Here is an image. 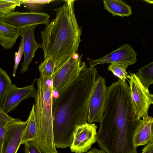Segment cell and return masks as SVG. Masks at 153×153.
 Instances as JSON below:
<instances>
[{"label":"cell","mask_w":153,"mask_h":153,"mask_svg":"<svg viewBox=\"0 0 153 153\" xmlns=\"http://www.w3.org/2000/svg\"><path fill=\"white\" fill-rule=\"evenodd\" d=\"M137 55V53L130 45L125 44L114 51L100 58L94 60L88 58L87 59L90 66L112 62L124 63L129 66L136 62Z\"/></svg>","instance_id":"obj_11"},{"label":"cell","mask_w":153,"mask_h":153,"mask_svg":"<svg viewBox=\"0 0 153 153\" xmlns=\"http://www.w3.org/2000/svg\"><path fill=\"white\" fill-rule=\"evenodd\" d=\"M25 153H43L36 141L30 140L25 143Z\"/></svg>","instance_id":"obj_22"},{"label":"cell","mask_w":153,"mask_h":153,"mask_svg":"<svg viewBox=\"0 0 153 153\" xmlns=\"http://www.w3.org/2000/svg\"><path fill=\"white\" fill-rule=\"evenodd\" d=\"M145 1L147 2V3H153V1H148V0H146L144 1Z\"/></svg>","instance_id":"obj_29"},{"label":"cell","mask_w":153,"mask_h":153,"mask_svg":"<svg viewBox=\"0 0 153 153\" xmlns=\"http://www.w3.org/2000/svg\"><path fill=\"white\" fill-rule=\"evenodd\" d=\"M49 15L45 12H12L3 17L7 22L21 29L50 22Z\"/></svg>","instance_id":"obj_10"},{"label":"cell","mask_w":153,"mask_h":153,"mask_svg":"<svg viewBox=\"0 0 153 153\" xmlns=\"http://www.w3.org/2000/svg\"><path fill=\"white\" fill-rule=\"evenodd\" d=\"M56 61L52 57L44 59L38 67L40 76L53 77Z\"/></svg>","instance_id":"obj_19"},{"label":"cell","mask_w":153,"mask_h":153,"mask_svg":"<svg viewBox=\"0 0 153 153\" xmlns=\"http://www.w3.org/2000/svg\"><path fill=\"white\" fill-rule=\"evenodd\" d=\"M86 153H106L102 150H99L95 148H93Z\"/></svg>","instance_id":"obj_26"},{"label":"cell","mask_w":153,"mask_h":153,"mask_svg":"<svg viewBox=\"0 0 153 153\" xmlns=\"http://www.w3.org/2000/svg\"><path fill=\"white\" fill-rule=\"evenodd\" d=\"M54 0H22V4L24 7L30 10H34L38 9L42 5L54 1Z\"/></svg>","instance_id":"obj_21"},{"label":"cell","mask_w":153,"mask_h":153,"mask_svg":"<svg viewBox=\"0 0 153 153\" xmlns=\"http://www.w3.org/2000/svg\"><path fill=\"white\" fill-rule=\"evenodd\" d=\"M11 84L12 82L10 77L6 71L0 67V106H1L7 90Z\"/></svg>","instance_id":"obj_20"},{"label":"cell","mask_w":153,"mask_h":153,"mask_svg":"<svg viewBox=\"0 0 153 153\" xmlns=\"http://www.w3.org/2000/svg\"><path fill=\"white\" fill-rule=\"evenodd\" d=\"M10 13L5 11H0V18L3 17L6 15Z\"/></svg>","instance_id":"obj_28"},{"label":"cell","mask_w":153,"mask_h":153,"mask_svg":"<svg viewBox=\"0 0 153 153\" xmlns=\"http://www.w3.org/2000/svg\"><path fill=\"white\" fill-rule=\"evenodd\" d=\"M17 6L16 4L9 2L7 0H0V11L10 13L13 11Z\"/></svg>","instance_id":"obj_24"},{"label":"cell","mask_w":153,"mask_h":153,"mask_svg":"<svg viewBox=\"0 0 153 153\" xmlns=\"http://www.w3.org/2000/svg\"><path fill=\"white\" fill-rule=\"evenodd\" d=\"M129 82L131 99L135 115L140 119L148 115L153 95L142 84L135 73L130 72Z\"/></svg>","instance_id":"obj_5"},{"label":"cell","mask_w":153,"mask_h":153,"mask_svg":"<svg viewBox=\"0 0 153 153\" xmlns=\"http://www.w3.org/2000/svg\"><path fill=\"white\" fill-rule=\"evenodd\" d=\"M27 120V123L23 134L21 144H24L25 142L30 140L36 141L37 131L34 117L33 105Z\"/></svg>","instance_id":"obj_16"},{"label":"cell","mask_w":153,"mask_h":153,"mask_svg":"<svg viewBox=\"0 0 153 153\" xmlns=\"http://www.w3.org/2000/svg\"><path fill=\"white\" fill-rule=\"evenodd\" d=\"M142 124L134 138V145L137 147L149 142L151 132L153 131V118L147 116L142 118Z\"/></svg>","instance_id":"obj_14"},{"label":"cell","mask_w":153,"mask_h":153,"mask_svg":"<svg viewBox=\"0 0 153 153\" xmlns=\"http://www.w3.org/2000/svg\"><path fill=\"white\" fill-rule=\"evenodd\" d=\"M27 120L19 118L9 122L5 127L1 153H17L20 145Z\"/></svg>","instance_id":"obj_8"},{"label":"cell","mask_w":153,"mask_h":153,"mask_svg":"<svg viewBox=\"0 0 153 153\" xmlns=\"http://www.w3.org/2000/svg\"><path fill=\"white\" fill-rule=\"evenodd\" d=\"M53 77L40 76L36 79L34 114L37 142L43 153H57L53 138L52 102Z\"/></svg>","instance_id":"obj_3"},{"label":"cell","mask_w":153,"mask_h":153,"mask_svg":"<svg viewBox=\"0 0 153 153\" xmlns=\"http://www.w3.org/2000/svg\"><path fill=\"white\" fill-rule=\"evenodd\" d=\"M97 126L95 123L87 122L78 126L73 133V140L70 146L71 151L75 153L87 152L97 142Z\"/></svg>","instance_id":"obj_7"},{"label":"cell","mask_w":153,"mask_h":153,"mask_svg":"<svg viewBox=\"0 0 153 153\" xmlns=\"http://www.w3.org/2000/svg\"><path fill=\"white\" fill-rule=\"evenodd\" d=\"M128 66V64L125 63L112 62L109 65L108 68L114 75L117 76L123 82H125L126 79L128 80V78L130 76L126 70Z\"/></svg>","instance_id":"obj_18"},{"label":"cell","mask_w":153,"mask_h":153,"mask_svg":"<svg viewBox=\"0 0 153 153\" xmlns=\"http://www.w3.org/2000/svg\"><path fill=\"white\" fill-rule=\"evenodd\" d=\"M64 1L62 6L53 9L56 13L55 18L41 31L44 59L52 57L55 63L77 53L82 41V27L78 25L74 13V1Z\"/></svg>","instance_id":"obj_2"},{"label":"cell","mask_w":153,"mask_h":153,"mask_svg":"<svg viewBox=\"0 0 153 153\" xmlns=\"http://www.w3.org/2000/svg\"><path fill=\"white\" fill-rule=\"evenodd\" d=\"M135 74L144 86L149 89L153 83V62L142 67Z\"/></svg>","instance_id":"obj_17"},{"label":"cell","mask_w":153,"mask_h":153,"mask_svg":"<svg viewBox=\"0 0 153 153\" xmlns=\"http://www.w3.org/2000/svg\"><path fill=\"white\" fill-rule=\"evenodd\" d=\"M82 56L76 53L55 63L52 79L53 92H56L58 94L87 68L85 62L82 60Z\"/></svg>","instance_id":"obj_4"},{"label":"cell","mask_w":153,"mask_h":153,"mask_svg":"<svg viewBox=\"0 0 153 153\" xmlns=\"http://www.w3.org/2000/svg\"><path fill=\"white\" fill-rule=\"evenodd\" d=\"M36 79H35L32 84L25 87H18L12 84L9 86L1 106L7 114L13 111L23 100L30 97L35 98L37 90L34 84Z\"/></svg>","instance_id":"obj_9"},{"label":"cell","mask_w":153,"mask_h":153,"mask_svg":"<svg viewBox=\"0 0 153 153\" xmlns=\"http://www.w3.org/2000/svg\"><path fill=\"white\" fill-rule=\"evenodd\" d=\"M24 50L23 42L21 40L18 51L16 52L15 54V64L12 74V75L13 76H15L16 75L18 66L20 62Z\"/></svg>","instance_id":"obj_23"},{"label":"cell","mask_w":153,"mask_h":153,"mask_svg":"<svg viewBox=\"0 0 153 153\" xmlns=\"http://www.w3.org/2000/svg\"><path fill=\"white\" fill-rule=\"evenodd\" d=\"M142 153H153V142H149L143 149Z\"/></svg>","instance_id":"obj_25"},{"label":"cell","mask_w":153,"mask_h":153,"mask_svg":"<svg viewBox=\"0 0 153 153\" xmlns=\"http://www.w3.org/2000/svg\"><path fill=\"white\" fill-rule=\"evenodd\" d=\"M107 96V87L105 78L98 75L90 100L88 123H101L103 117Z\"/></svg>","instance_id":"obj_6"},{"label":"cell","mask_w":153,"mask_h":153,"mask_svg":"<svg viewBox=\"0 0 153 153\" xmlns=\"http://www.w3.org/2000/svg\"><path fill=\"white\" fill-rule=\"evenodd\" d=\"M97 72L94 66L84 68L53 99V131L56 148L70 147L76 128L87 122Z\"/></svg>","instance_id":"obj_1"},{"label":"cell","mask_w":153,"mask_h":153,"mask_svg":"<svg viewBox=\"0 0 153 153\" xmlns=\"http://www.w3.org/2000/svg\"><path fill=\"white\" fill-rule=\"evenodd\" d=\"M37 25L24 28L21 29L20 36L22 41L24 50V59L21 70L23 74L28 70L36 51L41 48V44L38 43L35 40L34 32Z\"/></svg>","instance_id":"obj_12"},{"label":"cell","mask_w":153,"mask_h":153,"mask_svg":"<svg viewBox=\"0 0 153 153\" xmlns=\"http://www.w3.org/2000/svg\"><path fill=\"white\" fill-rule=\"evenodd\" d=\"M104 9L115 16H128L132 14L131 7L122 0H104L103 1Z\"/></svg>","instance_id":"obj_15"},{"label":"cell","mask_w":153,"mask_h":153,"mask_svg":"<svg viewBox=\"0 0 153 153\" xmlns=\"http://www.w3.org/2000/svg\"><path fill=\"white\" fill-rule=\"evenodd\" d=\"M21 29L0 18V44L4 48L11 49L20 36Z\"/></svg>","instance_id":"obj_13"},{"label":"cell","mask_w":153,"mask_h":153,"mask_svg":"<svg viewBox=\"0 0 153 153\" xmlns=\"http://www.w3.org/2000/svg\"><path fill=\"white\" fill-rule=\"evenodd\" d=\"M8 1L16 4L19 6L22 4V0H7Z\"/></svg>","instance_id":"obj_27"},{"label":"cell","mask_w":153,"mask_h":153,"mask_svg":"<svg viewBox=\"0 0 153 153\" xmlns=\"http://www.w3.org/2000/svg\"><path fill=\"white\" fill-rule=\"evenodd\" d=\"M58 153L57 152V153Z\"/></svg>","instance_id":"obj_30"}]
</instances>
